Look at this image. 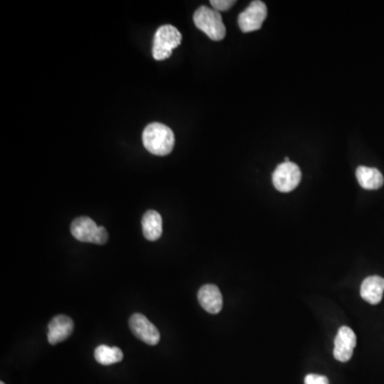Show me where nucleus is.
Wrapping results in <instances>:
<instances>
[{
  "label": "nucleus",
  "instance_id": "1",
  "mask_svg": "<svg viewBox=\"0 0 384 384\" xmlns=\"http://www.w3.org/2000/svg\"><path fill=\"white\" fill-rule=\"evenodd\" d=\"M144 148L156 156H166L175 148V136L169 126L162 123H151L142 133Z\"/></svg>",
  "mask_w": 384,
  "mask_h": 384
},
{
  "label": "nucleus",
  "instance_id": "13",
  "mask_svg": "<svg viewBox=\"0 0 384 384\" xmlns=\"http://www.w3.org/2000/svg\"><path fill=\"white\" fill-rule=\"evenodd\" d=\"M142 231L146 240L150 242L159 240L162 234V218L156 210H148L143 215Z\"/></svg>",
  "mask_w": 384,
  "mask_h": 384
},
{
  "label": "nucleus",
  "instance_id": "6",
  "mask_svg": "<svg viewBox=\"0 0 384 384\" xmlns=\"http://www.w3.org/2000/svg\"><path fill=\"white\" fill-rule=\"evenodd\" d=\"M267 14L268 10L265 3L259 0L252 1L238 17L240 30L244 34L259 30L263 26L264 21L266 20Z\"/></svg>",
  "mask_w": 384,
  "mask_h": 384
},
{
  "label": "nucleus",
  "instance_id": "16",
  "mask_svg": "<svg viewBox=\"0 0 384 384\" xmlns=\"http://www.w3.org/2000/svg\"><path fill=\"white\" fill-rule=\"evenodd\" d=\"M305 384H329L328 378L322 374H309L305 379Z\"/></svg>",
  "mask_w": 384,
  "mask_h": 384
},
{
  "label": "nucleus",
  "instance_id": "7",
  "mask_svg": "<svg viewBox=\"0 0 384 384\" xmlns=\"http://www.w3.org/2000/svg\"><path fill=\"white\" fill-rule=\"evenodd\" d=\"M129 328L133 335L145 344L155 346L159 343L160 333L158 329L144 315L139 313L133 314L129 318Z\"/></svg>",
  "mask_w": 384,
  "mask_h": 384
},
{
  "label": "nucleus",
  "instance_id": "2",
  "mask_svg": "<svg viewBox=\"0 0 384 384\" xmlns=\"http://www.w3.org/2000/svg\"><path fill=\"white\" fill-rule=\"evenodd\" d=\"M194 22L196 28L203 31L213 41H221L227 34L220 13L215 9L202 5L194 12Z\"/></svg>",
  "mask_w": 384,
  "mask_h": 384
},
{
  "label": "nucleus",
  "instance_id": "10",
  "mask_svg": "<svg viewBox=\"0 0 384 384\" xmlns=\"http://www.w3.org/2000/svg\"><path fill=\"white\" fill-rule=\"evenodd\" d=\"M198 300L201 307L209 314H218L222 309L223 298L220 290L214 284H206L199 290Z\"/></svg>",
  "mask_w": 384,
  "mask_h": 384
},
{
  "label": "nucleus",
  "instance_id": "4",
  "mask_svg": "<svg viewBox=\"0 0 384 384\" xmlns=\"http://www.w3.org/2000/svg\"><path fill=\"white\" fill-rule=\"evenodd\" d=\"M71 233L81 242L105 244L108 240V232L104 227H97L89 217H78L71 225Z\"/></svg>",
  "mask_w": 384,
  "mask_h": 384
},
{
  "label": "nucleus",
  "instance_id": "14",
  "mask_svg": "<svg viewBox=\"0 0 384 384\" xmlns=\"http://www.w3.org/2000/svg\"><path fill=\"white\" fill-rule=\"evenodd\" d=\"M94 358L99 364L112 365L121 362L123 360V353L118 347H109L106 345H101L95 349Z\"/></svg>",
  "mask_w": 384,
  "mask_h": 384
},
{
  "label": "nucleus",
  "instance_id": "9",
  "mask_svg": "<svg viewBox=\"0 0 384 384\" xmlns=\"http://www.w3.org/2000/svg\"><path fill=\"white\" fill-rule=\"evenodd\" d=\"M74 331V322L70 317L66 315H58L53 317L49 324V344L56 345L61 342L66 341Z\"/></svg>",
  "mask_w": 384,
  "mask_h": 384
},
{
  "label": "nucleus",
  "instance_id": "3",
  "mask_svg": "<svg viewBox=\"0 0 384 384\" xmlns=\"http://www.w3.org/2000/svg\"><path fill=\"white\" fill-rule=\"evenodd\" d=\"M181 34L172 25H164L159 27L155 34L153 43V57L155 60L162 61L170 58L173 49L181 43Z\"/></svg>",
  "mask_w": 384,
  "mask_h": 384
},
{
  "label": "nucleus",
  "instance_id": "11",
  "mask_svg": "<svg viewBox=\"0 0 384 384\" xmlns=\"http://www.w3.org/2000/svg\"><path fill=\"white\" fill-rule=\"evenodd\" d=\"M384 292V279L372 276L365 279L361 285V297L370 303L376 305L381 303Z\"/></svg>",
  "mask_w": 384,
  "mask_h": 384
},
{
  "label": "nucleus",
  "instance_id": "12",
  "mask_svg": "<svg viewBox=\"0 0 384 384\" xmlns=\"http://www.w3.org/2000/svg\"><path fill=\"white\" fill-rule=\"evenodd\" d=\"M355 175H357V179H358L360 186L366 190H377L383 186V175L376 168L361 166L357 169Z\"/></svg>",
  "mask_w": 384,
  "mask_h": 384
},
{
  "label": "nucleus",
  "instance_id": "17",
  "mask_svg": "<svg viewBox=\"0 0 384 384\" xmlns=\"http://www.w3.org/2000/svg\"><path fill=\"white\" fill-rule=\"evenodd\" d=\"M0 384H5V382H0Z\"/></svg>",
  "mask_w": 384,
  "mask_h": 384
},
{
  "label": "nucleus",
  "instance_id": "8",
  "mask_svg": "<svg viewBox=\"0 0 384 384\" xmlns=\"http://www.w3.org/2000/svg\"><path fill=\"white\" fill-rule=\"evenodd\" d=\"M357 336L349 327H342L336 334L334 341V358L340 362H348L353 355Z\"/></svg>",
  "mask_w": 384,
  "mask_h": 384
},
{
  "label": "nucleus",
  "instance_id": "15",
  "mask_svg": "<svg viewBox=\"0 0 384 384\" xmlns=\"http://www.w3.org/2000/svg\"><path fill=\"white\" fill-rule=\"evenodd\" d=\"M234 0H210V5L216 11H227L234 5Z\"/></svg>",
  "mask_w": 384,
  "mask_h": 384
},
{
  "label": "nucleus",
  "instance_id": "5",
  "mask_svg": "<svg viewBox=\"0 0 384 384\" xmlns=\"http://www.w3.org/2000/svg\"><path fill=\"white\" fill-rule=\"evenodd\" d=\"M301 181V170L294 162H283L273 172L272 183L280 192H290L297 188Z\"/></svg>",
  "mask_w": 384,
  "mask_h": 384
}]
</instances>
